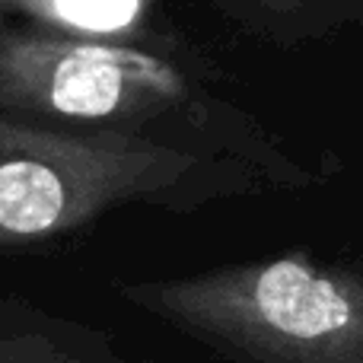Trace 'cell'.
<instances>
[{
	"instance_id": "obj_1",
	"label": "cell",
	"mask_w": 363,
	"mask_h": 363,
	"mask_svg": "<svg viewBox=\"0 0 363 363\" xmlns=\"http://www.w3.org/2000/svg\"><path fill=\"white\" fill-rule=\"evenodd\" d=\"M230 363H363V281L284 258L255 271L125 287Z\"/></svg>"
},
{
	"instance_id": "obj_2",
	"label": "cell",
	"mask_w": 363,
	"mask_h": 363,
	"mask_svg": "<svg viewBox=\"0 0 363 363\" xmlns=\"http://www.w3.org/2000/svg\"><path fill=\"white\" fill-rule=\"evenodd\" d=\"M157 176V153L0 115V252H35Z\"/></svg>"
},
{
	"instance_id": "obj_3",
	"label": "cell",
	"mask_w": 363,
	"mask_h": 363,
	"mask_svg": "<svg viewBox=\"0 0 363 363\" xmlns=\"http://www.w3.org/2000/svg\"><path fill=\"white\" fill-rule=\"evenodd\" d=\"M179 89L163 61L45 26H0V115L61 128L112 121Z\"/></svg>"
},
{
	"instance_id": "obj_4",
	"label": "cell",
	"mask_w": 363,
	"mask_h": 363,
	"mask_svg": "<svg viewBox=\"0 0 363 363\" xmlns=\"http://www.w3.org/2000/svg\"><path fill=\"white\" fill-rule=\"evenodd\" d=\"M0 363H144L118 357L102 335L42 313L26 300H0Z\"/></svg>"
},
{
	"instance_id": "obj_5",
	"label": "cell",
	"mask_w": 363,
	"mask_h": 363,
	"mask_svg": "<svg viewBox=\"0 0 363 363\" xmlns=\"http://www.w3.org/2000/svg\"><path fill=\"white\" fill-rule=\"evenodd\" d=\"M140 0H0V26L112 32L131 23Z\"/></svg>"
}]
</instances>
